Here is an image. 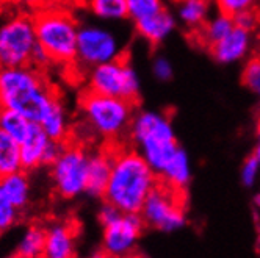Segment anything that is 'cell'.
Instances as JSON below:
<instances>
[{"label":"cell","instance_id":"cell-1","mask_svg":"<svg viewBox=\"0 0 260 258\" xmlns=\"http://www.w3.org/2000/svg\"><path fill=\"white\" fill-rule=\"evenodd\" d=\"M157 180V174L137 149L113 142L111 172L102 199L122 213H140Z\"/></svg>","mask_w":260,"mask_h":258},{"label":"cell","instance_id":"cell-2","mask_svg":"<svg viewBox=\"0 0 260 258\" xmlns=\"http://www.w3.org/2000/svg\"><path fill=\"white\" fill-rule=\"evenodd\" d=\"M58 97V91L50 85L44 69L0 67V99L5 109H13L38 124Z\"/></svg>","mask_w":260,"mask_h":258},{"label":"cell","instance_id":"cell-3","mask_svg":"<svg viewBox=\"0 0 260 258\" xmlns=\"http://www.w3.org/2000/svg\"><path fill=\"white\" fill-rule=\"evenodd\" d=\"M38 46L49 64L76 69L79 24L64 5H52L33 13Z\"/></svg>","mask_w":260,"mask_h":258},{"label":"cell","instance_id":"cell-4","mask_svg":"<svg viewBox=\"0 0 260 258\" xmlns=\"http://www.w3.org/2000/svg\"><path fill=\"white\" fill-rule=\"evenodd\" d=\"M79 105L85 128L107 142H121L119 139L128 132L137 108L132 102L102 96L88 89L83 91Z\"/></svg>","mask_w":260,"mask_h":258},{"label":"cell","instance_id":"cell-5","mask_svg":"<svg viewBox=\"0 0 260 258\" xmlns=\"http://www.w3.org/2000/svg\"><path fill=\"white\" fill-rule=\"evenodd\" d=\"M128 133L137 151L157 175L179 149L171 121L165 115L152 112L137 113L130 124Z\"/></svg>","mask_w":260,"mask_h":258},{"label":"cell","instance_id":"cell-6","mask_svg":"<svg viewBox=\"0 0 260 258\" xmlns=\"http://www.w3.org/2000/svg\"><path fill=\"white\" fill-rule=\"evenodd\" d=\"M49 64L36 40L33 14L19 11L0 25V67Z\"/></svg>","mask_w":260,"mask_h":258},{"label":"cell","instance_id":"cell-7","mask_svg":"<svg viewBox=\"0 0 260 258\" xmlns=\"http://www.w3.org/2000/svg\"><path fill=\"white\" fill-rule=\"evenodd\" d=\"M89 152L85 144L69 139L63 144L61 152L50 164L53 188L63 199H76L86 191Z\"/></svg>","mask_w":260,"mask_h":258},{"label":"cell","instance_id":"cell-8","mask_svg":"<svg viewBox=\"0 0 260 258\" xmlns=\"http://www.w3.org/2000/svg\"><path fill=\"white\" fill-rule=\"evenodd\" d=\"M140 214L144 226L161 232L179 230L185 224V190L158 178Z\"/></svg>","mask_w":260,"mask_h":258},{"label":"cell","instance_id":"cell-9","mask_svg":"<svg viewBox=\"0 0 260 258\" xmlns=\"http://www.w3.org/2000/svg\"><path fill=\"white\" fill-rule=\"evenodd\" d=\"M88 91L138 103L140 82L125 55L88 70Z\"/></svg>","mask_w":260,"mask_h":258},{"label":"cell","instance_id":"cell-10","mask_svg":"<svg viewBox=\"0 0 260 258\" xmlns=\"http://www.w3.org/2000/svg\"><path fill=\"white\" fill-rule=\"evenodd\" d=\"M122 53L115 33L98 25H80L77 36L76 69L91 70L99 64L113 61Z\"/></svg>","mask_w":260,"mask_h":258},{"label":"cell","instance_id":"cell-11","mask_svg":"<svg viewBox=\"0 0 260 258\" xmlns=\"http://www.w3.org/2000/svg\"><path fill=\"white\" fill-rule=\"evenodd\" d=\"M144 229L140 213H121L118 219L104 227L102 249L111 258H128L135 253V247Z\"/></svg>","mask_w":260,"mask_h":258},{"label":"cell","instance_id":"cell-12","mask_svg":"<svg viewBox=\"0 0 260 258\" xmlns=\"http://www.w3.org/2000/svg\"><path fill=\"white\" fill-rule=\"evenodd\" d=\"M63 144L64 142L52 139L43 130V127L40 124L33 122L30 133L19 144L22 169L25 172H30L33 169L41 168V166H50L61 152Z\"/></svg>","mask_w":260,"mask_h":258},{"label":"cell","instance_id":"cell-13","mask_svg":"<svg viewBox=\"0 0 260 258\" xmlns=\"http://www.w3.org/2000/svg\"><path fill=\"white\" fill-rule=\"evenodd\" d=\"M77 220L60 219L46 226L43 258H76Z\"/></svg>","mask_w":260,"mask_h":258},{"label":"cell","instance_id":"cell-14","mask_svg":"<svg viewBox=\"0 0 260 258\" xmlns=\"http://www.w3.org/2000/svg\"><path fill=\"white\" fill-rule=\"evenodd\" d=\"M113 161V142H105L98 151L89 152L86 194L91 197H104Z\"/></svg>","mask_w":260,"mask_h":258},{"label":"cell","instance_id":"cell-15","mask_svg":"<svg viewBox=\"0 0 260 258\" xmlns=\"http://www.w3.org/2000/svg\"><path fill=\"white\" fill-rule=\"evenodd\" d=\"M249 46V34L246 30L234 25V28L222 38L215 43L209 52L212 57L219 63H231L241 58L248 50Z\"/></svg>","mask_w":260,"mask_h":258},{"label":"cell","instance_id":"cell-16","mask_svg":"<svg viewBox=\"0 0 260 258\" xmlns=\"http://www.w3.org/2000/svg\"><path fill=\"white\" fill-rule=\"evenodd\" d=\"M135 27H137V31L147 43L155 46V44L161 43L166 36L170 34V31L174 27V21H173L171 14L166 10H163V11H160L151 17L137 21Z\"/></svg>","mask_w":260,"mask_h":258},{"label":"cell","instance_id":"cell-17","mask_svg":"<svg viewBox=\"0 0 260 258\" xmlns=\"http://www.w3.org/2000/svg\"><path fill=\"white\" fill-rule=\"evenodd\" d=\"M0 188L7 194V197L13 202V205L22 211L28 205L30 199V181L25 171H19L16 174L7 175L0 180Z\"/></svg>","mask_w":260,"mask_h":258},{"label":"cell","instance_id":"cell-18","mask_svg":"<svg viewBox=\"0 0 260 258\" xmlns=\"http://www.w3.org/2000/svg\"><path fill=\"white\" fill-rule=\"evenodd\" d=\"M22 169L21 145L0 128V180Z\"/></svg>","mask_w":260,"mask_h":258},{"label":"cell","instance_id":"cell-19","mask_svg":"<svg viewBox=\"0 0 260 258\" xmlns=\"http://www.w3.org/2000/svg\"><path fill=\"white\" fill-rule=\"evenodd\" d=\"M190 163L188 157L182 149H177V152L173 155V158L165 166V169L157 175L160 180L170 183L176 188L185 190V187L190 181Z\"/></svg>","mask_w":260,"mask_h":258},{"label":"cell","instance_id":"cell-20","mask_svg":"<svg viewBox=\"0 0 260 258\" xmlns=\"http://www.w3.org/2000/svg\"><path fill=\"white\" fill-rule=\"evenodd\" d=\"M46 244V226L33 223L25 229L16 253L21 258H43Z\"/></svg>","mask_w":260,"mask_h":258},{"label":"cell","instance_id":"cell-21","mask_svg":"<svg viewBox=\"0 0 260 258\" xmlns=\"http://www.w3.org/2000/svg\"><path fill=\"white\" fill-rule=\"evenodd\" d=\"M31 125H33V121H30L21 113L13 112V109H4L2 115H0V128L19 144L30 133Z\"/></svg>","mask_w":260,"mask_h":258},{"label":"cell","instance_id":"cell-22","mask_svg":"<svg viewBox=\"0 0 260 258\" xmlns=\"http://www.w3.org/2000/svg\"><path fill=\"white\" fill-rule=\"evenodd\" d=\"M88 10L105 21H119L128 17L125 0H86Z\"/></svg>","mask_w":260,"mask_h":258},{"label":"cell","instance_id":"cell-23","mask_svg":"<svg viewBox=\"0 0 260 258\" xmlns=\"http://www.w3.org/2000/svg\"><path fill=\"white\" fill-rule=\"evenodd\" d=\"M207 0H183L180 4V17L190 28L201 25L206 19Z\"/></svg>","mask_w":260,"mask_h":258},{"label":"cell","instance_id":"cell-24","mask_svg":"<svg viewBox=\"0 0 260 258\" xmlns=\"http://www.w3.org/2000/svg\"><path fill=\"white\" fill-rule=\"evenodd\" d=\"M127 2V14L134 22L151 17L160 11H163V5L160 0H125Z\"/></svg>","mask_w":260,"mask_h":258},{"label":"cell","instance_id":"cell-25","mask_svg":"<svg viewBox=\"0 0 260 258\" xmlns=\"http://www.w3.org/2000/svg\"><path fill=\"white\" fill-rule=\"evenodd\" d=\"M21 213L22 211L13 205V202L0 188V233H5L13 226H16L17 220L21 219Z\"/></svg>","mask_w":260,"mask_h":258},{"label":"cell","instance_id":"cell-26","mask_svg":"<svg viewBox=\"0 0 260 258\" xmlns=\"http://www.w3.org/2000/svg\"><path fill=\"white\" fill-rule=\"evenodd\" d=\"M243 83L252 93L260 96V53L248 61L243 70Z\"/></svg>","mask_w":260,"mask_h":258},{"label":"cell","instance_id":"cell-27","mask_svg":"<svg viewBox=\"0 0 260 258\" xmlns=\"http://www.w3.org/2000/svg\"><path fill=\"white\" fill-rule=\"evenodd\" d=\"M216 5L219 8V13L224 14L231 19H234L235 16L240 13H243L254 5H257L255 0H216Z\"/></svg>","mask_w":260,"mask_h":258},{"label":"cell","instance_id":"cell-28","mask_svg":"<svg viewBox=\"0 0 260 258\" xmlns=\"http://www.w3.org/2000/svg\"><path fill=\"white\" fill-rule=\"evenodd\" d=\"M234 24L240 28L246 30V31L255 28L260 24V7H258V4L254 5L252 8L243 11V13H240L238 16H235Z\"/></svg>","mask_w":260,"mask_h":258},{"label":"cell","instance_id":"cell-29","mask_svg":"<svg viewBox=\"0 0 260 258\" xmlns=\"http://www.w3.org/2000/svg\"><path fill=\"white\" fill-rule=\"evenodd\" d=\"M11 4L21 7L24 11L27 13H35L41 8L46 7H52V5H64L66 2H71V0H10Z\"/></svg>","mask_w":260,"mask_h":258},{"label":"cell","instance_id":"cell-30","mask_svg":"<svg viewBox=\"0 0 260 258\" xmlns=\"http://www.w3.org/2000/svg\"><path fill=\"white\" fill-rule=\"evenodd\" d=\"M258 168H260V163L257 161L255 157H249L245 164H243V169H241V180L246 187H252L254 181L257 178L258 174Z\"/></svg>","mask_w":260,"mask_h":258},{"label":"cell","instance_id":"cell-31","mask_svg":"<svg viewBox=\"0 0 260 258\" xmlns=\"http://www.w3.org/2000/svg\"><path fill=\"white\" fill-rule=\"evenodd\" d=\"M121 213L122 211L118 210L115 205H111V204H108V202L104 200V205H102V208L99 211V220H101L102 227L108 226L110 223H113L115 219H118L121 216Z\"/></svg>","mask_w":260,"mask_h":258},{"label":"cell","instance_id":"cell-32","mask_svg":"<svg viewBox=\"0 0 260 258\" xmlns=\"http://www.w3.org/2000/svg\"><path fill=\"white\" fill-rule=\"evenodd\" d=\"M154 73L160 79V80H168L171 79L173 76V69H171V64L163 60V58H158L155 63H154Z\"/></svg>","mask_w":260,"mask_h":258},{"label":"cell","instance_id":"cell-33","mask_svg":"<svg viewBox=\"0 0 260 258\" xmlns=\"http://www.w3.org/2000/svg\"><path fill=\"white\" fill-rule=\"evenodd\" d=\"M254 157L260 163V119H258V124H257V145H255V154H254Z\"/></svg>","mask_w":260,"mask_h":258},{"label":"cell","instance_id":"cell-34","mask_svg":"<svg viewBox=\"0 0 260 258\" xmlns=\"http://www.w3.org/2000/svg\"><path fill=\"white\" fill-rule=\"evenodd\" d=\"M89 258H111V256H110V255H108V253H107V252H105L102 247H101L99 250H96L94 253H92Z\"/></svg>","mask_w":260,"mask_h":258},{"label":"cell","instance_id":"cell-35","mask_svg":"<svg viewBox=\"0 0 260 258\" xmlns=\"http://www.w3.org/2000/svg\"><path fill=\"white\" fill-rule=\"evenodd\" d=\"M11 2H10V0H0V11H2L7 5H10Z\"/></svg>","mask_w":260,"mask_h":258},{"label":"cell","instance_id":"cell-36","mask_svg":"<svg viewBox=\"0 0 260 258\" xmlns=\"http://www.w3.org/2000/svg\"><path fill=\"white\" fill-rule=\"evenodd\" d=\"M128 258H146L144 255H140V253H132Z\"/></svg>","mask_w":260,"mask_h":258},{"label":"cell","instance_id":"cell-37","mask_svg":"<svg viewBox=\"0 0 260 258\" xmlns=\"http://www.w3.org/2000/svg\"><path fill=\"white\" fill-rule=\"evenodd\" d=\"M71 2H74V4H85L86 0H71Z\"/></svg>","mask_w":260,"mask_h":258},{"label":"cell","instance_id":"cell-38","mask_svg":"<svg viewBox=\"0 0 260 258\" xmlns=\"http://www.w3.org/2000/svg\"><path fill=\"white\" fill-rule=\"evenodd\" d=\"M255 204H257V207L260 208V194H258V196L255 197Z\"/></svg>","mask_w":260,"mask_h":258},{"label":"cell","instance_id":"cell-39","mask_svg":"<svg viewBox=\"0 0 260 258\" xmlns=\"http://www.w3.org/2000/svg\"><path fill=\"white\" fill-rule=\"evenodd\" d=\"M4 103H2V99H0V115H2V112H4Z\"/></svg>","mask_w":260,"mask_h":258},{"label":"cell","instance_id":"cell-40","mask_svg":"<svg viewBox=\"0 0 260 258\" xmlns=\"http://www.w3.org/2000/svg\"><path fill=\"white\" fill-rule=\"evenodd\" d=\"M8 258H21V256L17 255V253H14V255H11V256H8Z\"/></svg>","mask_w":260,"mask_h":258},{"label":"cell","instance_id":"cell-41","mask_svg":"<svg viewBox=\"0 0 260 258\" xmlns=\"http://www.w3.org/2000/svg\"><path fill=\"white\" fill-rule=\"evenodd\" d=\"M176 2H180V4H182V2H183V0H176Z\"/></svg>","mask_w":260,"mask_h":258}]
</instances>
